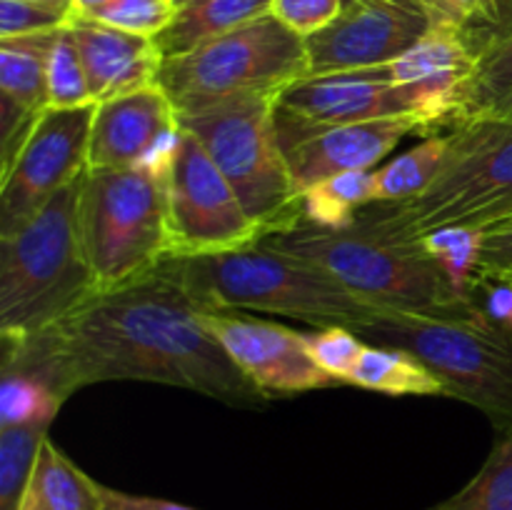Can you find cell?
<instances>
[{"label": "cell", "instance_id": "cell-1", "mask_svg": "<svg viewBox=\"0 0 512 510\" xmlns=\"http://www.w3.org/2000/svg\"><path fill=\"white\" fill-rule=\"evenodd\" d=\"M208 310L165 258L153 273L93 295L35 338L3 345L0 373L35 375L63 403L85 385L140 380L235 408H265L268 395L215 338L205 323Z\"/></svg>", "mask_w": 512, "mask_h": 510}, {"label": "cell", "instance_id": "cell-2", "mask_svg": "<svg viewBox=\"0 0 512 510\" xmlns=\"http://www.w3.org/2000/svg\"><path fill=\"white\" fill-rule=\"evenodd\" d=\"M512 220V115L475 113L450 125L448 153L433 183L400 203H373L355 223L413 245L438 228H498Z\"/></svg>", "mask_w": 512, "mask_h": 510}, {"label": "cell", "instance_id": "cell-3", "mask_svg": "<svg viewBox=\"0 0 512 510\" xmlns=\"http://www.w3.org/2000/svg\"><path fill=\"white\" fill-rule=\"evenodd\" d=\"M80 180L0 238V340L20 345L98 295L78 230Z\"/></svg>", "mask_w": 512, "mask_h": 510}, {"label": "cell", "instance_id": "cell-4", "mask_svg": "<svg viewBox=\"0 0 512 510\" xmlns=\"http://www.w3.org/2000/svg\"><path fill=\"white\" fill-rule=\"evenodd\" d=\"M170 263L210 310H258L318 328L345 325L350 330L388 313L360 300L310 260L263 243L213 255H170Z\"/></svg>", "mask_w": 512, "mask_h": 510}, {"label": "cell", "instance_id": "cell-5", "mask_svg": "<svg viewBox=\"0 0 512 510\" xmlns=\"http://www.w3.org/2000/svg\"><path fill=\"white\" fill-rule=\"evenodd\" d=\"M268 248L310 260L365 303L388 313L460 315L480 305L415 245L393 243L363 225L320 228L300 220L258 240Z\"/></svg>", "mask_w": 512, "mask_h": 510}, {"label": "cell", "instance_id": "cell-6", "mask_svg": "<svg viewBox=\"0 0 512 510\" xmlns=\"http://www.w3.org/2000/svg\"><path fill=\"white\" fill-rule=\"evenodd\" d=\"M365 343L413 353L458 398L488 415L498 433L512 425V328L483 310L460 315L380 313L355 328Z\"/></svg>", "mask_w": 512, "mask_h": 510}, {"label": "cell", "instance_id": "cell-7", "mask_svg": "<svg viewBox=\"0 0 512 510\" xmlns=\"http://www.w3.org/2000/svg\"><path fill=\"white\" fill-rule=\"evenodd\" d=\"M308 75L305 38L273 15L210 38L160 65L158 85L180 118L245 98H278Z\"/></svg>", "mask_w": 512, "mask_h": 510}, {"label": "cell", "instance_id": "cell-8", "mask_svg": "<svg viewBox=\"0 0 512 510\" xmlns=\"http://www.w3.org/2000/svg\"><path fill=\"white\" fill-rule=\"evenodd\" d=\"M78 230L98 293L153 273L170 258L165 183L140 168H88Z\"/></svg>", "mask_w": 512, "mask_h": 510}, {"label": "cell", "instance_id": "cell-9", "mask_svg": "<svg viewBox=\"0 0 512 510\" xmlns=\"http://www.w3.org/2000/svg\"><path fill=\"white\" fill-rule=\"evenodd\" d=\"M180 125L208 150L263 235L303 220L275 125V98L233 100L180 118Z\"/></svg>", "mask_w": 512, "mask_h": 510}, {"label": "cell", "instance_id": "cell-10", "mask_svg": "<svg viewBox=\"0 0 512 510\" xmlns=\"http://www.w3.org/2000/svg\"><path fill=\"white\" fill-rule=\"evenodd\" d=\"M410 118L423 133L440 128V115L420 85H398L388 65L348 73L305 75L275 98L278 138L333 125Z\"/></svg>", "mask_w": 512, "mask_h": 510}, {"label": "cell", "instance_id": "cell-11", "mask_svg": "<svg viewBox=\"0 0 512 510\" xmlns=\"http://www.w3.org/2000/svg\"><path fill=\"white\" fill-rule=\"evenodd\" d=\"M170 255H213L255 245L263 230L250 220L208 150L183 128L173 168L165 175Z\"/></svg>", "mask_w": 512, "mask_h": 510}, {"label": "cell", "instance_id": "cell-12", "mask_svg": "<svg viewBox=\"0 0 512 510\" xmlns=\"http://www.w3.org/2000/svg\"><path fill=\"white\" fill-rule=\"evenodd\" d=\"M95 105L48 108L13 163L0 173V238L33 218L55 193L88 170L90 125Z\"/></svg>", "mask_w": 512, "mask_h": 510}, {"label": "cell", "instance_id": "cell-13", "mask_svg": "<svg viewBox=\"0 0 512 510\" xmlns=\"http://www.w3.org/2000/svg\"><path fill=\"white\" fill-rule=\"evenodd\" d=\"M433 25L428 13L410 5L390 0H348L333 23L305 38L308 75L388 65L413 48Z\"/></svg>", "mask_w": 512, "mask_h": 510}, {"label": "cell", "instance_id": "cell-14", "mask_svg": "<svg viewBox=\"0 0 512 510\" xmlns=\"http://www.w3.org/2000/svg\"><path fill=\"white\" fill-rule=\"evenodd\" d=\"M205 323L223 343L235 365L268 398L343 385L315 365L303 333L228 310H208Z\"/></svg>", "mask_w": 512, "mask_h": 510}, {"label": "cell", "instance_id": "cell-15", "mask_svg": "<svg viewBox=\"0 0 512 510\" xmlns=\"http://www.w3.org/2000/svg\"><path fill=\"white\" fill-rule=\"evenodd\" d=\"M415 130H420V125L410 118H380L303 130L280 140V145L300 195L333 175L373 170L405 135Z\"/></svg>", "mask_w": 512, "mask_h": 510}, {"label": "cell", "instance_id": "cell-16", "mask_svg": "<svg viewBox=\"0 0 512 510\" xmlns=\"http://www.w3.org/2000/svg\"><path fill=\"white\" fill-rule=\"evenodd\" d=\"M60 30L0 38V173L50 108L48 63Z\"/></svg>", "mask_w": 512, "mask_h": 510}, {"label": "cell", "instance_id": "cell-17", "mask_svg": "<svg viewBox=\"0 0 512 510\" xmlns=\"http://www.w3.org/2000/svg\"><path fill=\"white\" fill-rule=\"evenodd\" d=\"M95 105L158 83L165 55L158 40L113 28L95 18H70Z\"/></svg>", "mask_w": 512, "mask_h": 510}, {"label": "cell", "instance_id": "cell-18", "mask_svg": "<svg viewBox=\"0 0 512 510\" xmlns=\"http://www.w3.org/2000/svg\"><path fill=\"white\" fill-rule=\"evenodd\" d=\"M180 115L158 83L95 105L88 168H135L150 145L178 128Z\"/></svg>", "mask_w": 512, "mask_h": 510}, {"label": "cell", "instance_id": "cell-19", "mask_svg": "<svg viewBox=\"0 0 512 510\" xmlns=\"http://www.w3.org/2000/svg\"><path fill=\"white\" fill-rule=\"evenodd\" d=\"M18 510H105L100 483L85 475L50 438L40 445Z\"/></svg>", "mask_w": 512, "mask_h": 510}, {"label": "cell", "instance_id": "cell-20", "mask_svg": "<svg viewBox=\"0 0 512 510\" xmlns=\"http://www.w3.org/2000/svg\"><path fill=\"white\" fill-rule=\"evenodd\" d=\"M273 0H198L180 8L173 23L158 35L165 58H175L210 38L230 33L270 13Z\"/></svg>", "mask_w": 512, "mask_h": 510}, {"label": "cell", "instance_id": "cell-21", "mask_svg": "<svg viewBox=\"0 0 512 510\" xmlns=\"http://www.w3.org/2000/svg\"><path fill=\"white\" fill-rule=\"evenodd\" d=\"M348 385L375 390L385 395H440L448 398V390L433 375L428 365L420 363L413 353L393 345L365 343Z\"/></svg>", "mask_w": 512, "mask_h": 510}, {"label": "cell", "instance_id": "cell-22", "mask_svg": "<svg viewBox=\"0 0 512 510\" xmlns=\"http://www.w3.org/2000/svg\"><path fill=\"white\" fill-rule=\"evenodd\" d=\"M375 203V170L340 173L300 193V213L320 228H350L358 210Z\"/></svg>", "mask_w": 512, "mask_h": 510}, {"label": "cell", "instance_id": "cell-23", "mask_svg": "<svg viewBox=\"0 0 512 510\" xmlns=\"http://www.w3.org/2000/svg\"><path fill=\"white\" fill-rule=\"evenodd\" d=\"M448 153V135H428L408 153L375 170V203H400L415 198L433 183Z\"/></svg>", "mask_w": 512, "mask_h": 510}, {"label": "cell", "instance_id": "cell-24", "mask_svg": "<svg viewBox=\"0 0 512 510\" xmlns=\"http://www.w3.org/2000/svg\"><path fill=\"white\" fill-rule=\"evenodd\" d=\"M428 510H512V425L498 433L473 480Z\"/></svg>", "mask_w": 512, "mask_h": 510}, {"label": "cell", "instance_id": "cell-25", "mask_svg": "<svg viewBox=\"0 0 512 510\" xmlns=\"http://www.w3.org/2000/svg\"><path fill=\"white\" fill-rule=\"evenodd\" d=\"M48 428L45 423L0 428V510H18Z\"/></svg>", "mask_w": 512, "mask_h": 510}, {"label": "cell", "instance_id": "cell-26", "mask_svg": "<svg viewBox=\"0 0 512 510\" xmlns=\"http://www.w3.org/2000/svg\"><path fill=\"white\" fill-rule=\"evenodd\" d=\"M512 100V30L480 53L478 65L465 85L463 118L498 113Z\"/></svg>", "mask_w": 512, "mask_h": 510}, {"label": "cell", "instance_id": "cell-27", "mask_svg": "<svg viewBox=\"0 0 512 510\" xmlns=\"http://www.w3.org/2000/svg\"><path fill=\"white\" fill-rule=\"evenodd\" d=\"M483 235V230L455 228L453 225V228L430 230V233L420 235L413 245L425 258L435 260L460 290L473 295Z\"/></svg>", "mask_w": 512, "mask_h": 510}, {"label": "cell", "instance_id": "cell-28", "mask_svg": "<svg viewBox=\"0 0 512 510\" xmlns=\"http://www.w3.org/2000/svg\"><path fill=\"white\" fill-rule=\"evenodd\" d=\"M0 375V428L53 423L63 408V400L50 390L48 383L20 370H5Z\"/></svg>", "mask_w": 512, "mask_h": 510}, {"label": "cell", "instance_id": "cell-29", "mask_svg": "<svg viewBox=\"0 0 512 510\" xmlns=\"http://www.w3.org/2000/svg\"><path fill=\"white\" fill-rule=\"evenodd\" d=\"M48 98L50 108H85V105H95L78 45H75L68 25L60 30L53 50H50Z\"/></svg>", "mask_w": 512, "mask_h": 510}, {"label": "cell", "instance_id": "cell-30", "mask_svg": "<svg viewBox=\"0 0 512 510\" xmlns=\"http://www.w3.org/2000/svg\"><path fill=\"white\" fill-rule=\"evenodd\" d=\"M303 338L315 365L323 368L328 375H333L338 383L348 385L350 373H353L355 363H358L360 353L365 348V340L355 330L345 328V325L320 328L315 333L303 335Z\"/></svg>", "mask_w": 512, "mask_h": 510}, {"label": "cell", "instance_id": "cell-31", "mask_svg": "<svg viewBox=\"0 0 512 510\" xmlns=\"http://www.w3.org/2000/svg\"><path fill=\"white\" fill-rule=\"evenodd\" d=\"M178 15L175 0H113L93 15L95 20L135 35L158 38Z\"/></svg>", "mask_w": 512, "mask_h": 510}, {"label": "cell", "instance_id": "cell-32", "mask_svg": "<svg viewBox=\"0 0 512 510\" xmlns=\"http://www.w3.org/2000/svg\"><path fill=\"white\" fill-rule=\"evenodd\" d=\"M70 23V13L33 0H0V38L48 33Z\"/></svg>", "mask_w": 512, "mask_h": 510}, {"label": "cell", "instance_id": "cell-33", "mask_svg": "<svg viewBox=\"0 0 512 510\" xmlns=\"http://www.w3.org/2000/svg\"><path fill=\"white\" fill-rule=\"evenodd\" d=\"M348 0H273L270 15L300 38H310L333 23Z\"/></svg>", "mask_w": 512, "mask_h": 510}, {"label": "cell", "instance_id": "cell-34", "mask_svg": "<svg viewBox=\"0 0 512 510\" xmlns=\"http://www.w3.org/2000/svg\"><path fill=\"white\" fill-rule=\"evenodd\" d=\"M475 278H512V223L498 225L483 235Z\"/></svg>", "mask_w": 512, "mask_h": 510}, {"label": "cell", "instance_id": "cell-35", "mask_svg": "<svg viewBox=\"0 0 512 510\" xmlns=\"http://www.w3.org/2000/svg\"><path fill=\"white\" fill-rule=\"evenodd\" d=\"M473 298L495 323L512 328V278H475Z\"/></svg>", "mask_w": 512, "mask_h": 510}, {"label": "cell", "instance_id": "cell-36", "mask_svg": "<svg viewBox=\"0 0 512 510\" xmlns=\"http://www.w3.org/2000/svg\"><path fill=\"white\" fill-rule=\"evenodd\" d=\"M100 498H103L105 510H195L190 505L173 503L165 498H150V495H133L123 490L100 485Z\"/></svg>", "mask_w": 512, "mask_h": 510}, {"label": "cell", "instance_id": "cell-37", "mask_svg": "<svg viewBox=\"0 0 512 510\" xmlns=\"http://www.w3.org/2000/svg\"><path fill=\"white\" fill-rule=\"evenodd\" d=\"M512 30V0H490V15L488 23L480 33L470 35L475 43V50H478V58L488 45H493L495 40L505 38Z\"/></svg>", "mask_w": 512, "mask_h": 510}, {"label": "cell", "instance_id": "cell-38", "mask_svg": "<svg viewBox=\"0 0 512 510\" xmlns=\"http://www.w3.org/2000/svg\"><path fill=\"white\" fill-rule=\"evenodd\" d=\"M453 23L463 25L470 35L480 33L488 23L490 0H443Z\"/></svg>", "mask_w": 512, "mask_h": 510}, {"label": "cell", "instance_id": "cell-39", "mask_svg": "<svg viewBox=\"0 0 512 510\" xmlns=\"http://www.w3.org/2000/svg\"><path fill=\"white\" fill-rule=\"evenodd\" d=\"M108 3H113V0H73L70 3V18H93Z\"/></svg>", "mask_w": 512, "mask_h": 510}, {"label": "cell", "instance_id": "cell-40", "mask_svg": "<svg viewBox=\"0 0 512 510\" xmlns=\"http://www.w3.org/2000/svg\"><path fill=\"white\" fill-rule=\"evenodd\" d=\"M420 3L425 5V10H428V15L433 18V23H453L443 0H420ZM455 25H458V23H455Z\"/></svg>", "mask_w": 512, "mask_h": 510}, {"label": "cell", "instance_id": "cell-41", "mask_svg": "<svg viewBox=\"0 0 512 510\" xmlns=\"http://www.w3.org/2000/svg\"><path fill=\"white\" fill-rule=\"evenodd\" d=\"M33 3L53 5V8H63V10H68V13H70V3H73V0H33Z\"/></svg>", "mask_w": 512, "mask_h": 510}, {"label": "cell", "instance_id": "cell-42", "mask_svg": "<svg viewBox=\"0 0 512 510\" xmlns=\"http://www.w3.org/2000/svg\"><path fill=\"white\" fill-rule=\"evenodd\" d=\"M390 3L410 5V8H418V10H423V13H428V10H425V5H423V3H420V0H390Z\"/></svg>", "mask_w": 512, "mask_h": 510}, {"label": "cell", "instance_id": "cell-43", "mask_svg": "<svg viewBox=\"0 0 512 510\" xmlns=\"http://www.w3.org/2000/svg\"><path fill=\"white\" fill-rule=\"evenodd\" d=\"M193 3H198V0H175V5H178V10H180V8H188V5H193Z\"/></svg>", "mask_w": 512, "mask_h": 510}, {"label": "cell", "instance_id": "cell-44", "mask_svg": "<svg viewBox=\"0 0 512 510\" xmlns=\"http://www.w3.org/2000/svg\"><path fill=\"white\" fill-rule=\"evenodd\" d=\"M498 113H505V115H512V100H510V103H508V105H505V108H503V110H498Z\"/></svg>", "mask_w": 512, "mask_h": 510}, {"label": "cell", "instance_id": "cell-45", "mask_svg": "<svg viewBox=\"0 0 512 510\" xmlns=\"http://www.w3.org/2000/svg\"><path fill=\"white\" fill-rule=\"evenodd\" d=\"M510 223H512V220H510Z\"/></svg>", "mask_w": 512, "mask_h": 510}]
</instances>
